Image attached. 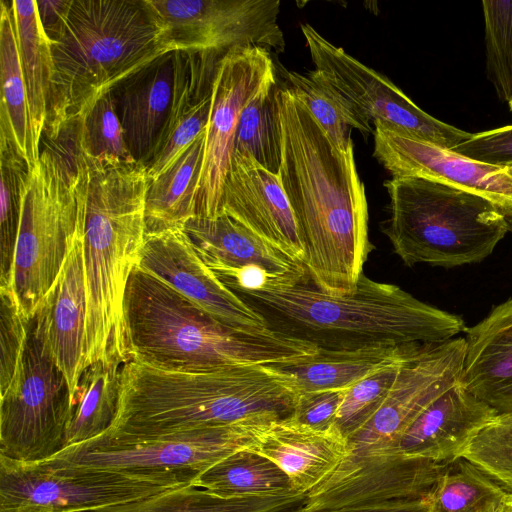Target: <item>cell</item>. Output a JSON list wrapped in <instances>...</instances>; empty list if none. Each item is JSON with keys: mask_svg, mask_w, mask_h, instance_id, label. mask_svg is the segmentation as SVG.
I'll return each mask as SVG.
<instances>
[{"mask_svg": "<svg viewBox=\"0 0 512 512\" xmlns=\"http://www.w3.org/2000/svg\"><path fill=\"white\" fill-rule=\"evenodd\" d=\"M277 103L278 176L305 248L309 281L332 296L351 294L372 249L365 187L354 147L338 148L295 89L278 88Z\"/></svg>", "mask_w": 512, "mask_h": 512, "instance_id": "6da1fadb", "label": "cell"}, {"mask_svg": "<svg viewBox=\"0 0 512 512\" xmlns=\"http://www.w3.org/2000/svg\"><path fill=\"white\" fill-rule=\"evenodd\" d=\"M298 393L268 365L175 371L127 359L117 414L101 436L142 440L293 416Z\"/></svg>", "mask_w": 512, "mask_h": 512, "instance_id": "7a4b0ae2", "label": "cell"}, {"mask_svg": "<svg viewBox=\"0 0 512 512\" xmlns=\"http://www.w3.org/2000/svg\"><path fill=\"white\" fill-rule=\"evenodd\" d=\"M271 330L324 349H363L436 344L465 330L455 314L426 304L400 287L364 274L353 293L332 296L309 279L232 289Z\"/></svg>", "mask_w": 512, "mask_h": 512, "instance_id": "3957f363", "label": "cell"}, {"mask_svg": "<svg viewBox=\"0 0 512 512\" xmlns=\"http://www.w3.org/2000/svg\"><path fill=\"white\" fill-rule=\"evenodd\" d=\"M122 325L127 359L175 371L272 365L318 349L274 330L229 326L138 265L127 281Z\"/></svg>", "mask_w": 512, "mask_h": 512, "instance_id": "277c9868", "label": "cell"}, {"mask_svg": "<svg viewBox=\"0 0 512 512\" xmlns=\"http://www.w3.org/2000/svg\"><path fill=\"white\" fill-rule=\"evenodd\" d=\"M49 39L55 75L44 132L53 140L122 80L173 52L143 0H72Z\"/></svg>", "mask_w": 512, "mask_h": 512, "instance_id": "5b68a950", "label": "cell"}, {"mask_svg": "<svg viewBox=\"0 0 512 512\" xmlns=\"http://www.w3.org/2000/svg\"><path fill=\"white\" fill-rule=\"evenodd\" d=\"M88 170L83 230V370L98 361L127 359L122 305L147 233L145 200L149 184L147 166L142 163L88 164Z\"/></svg>", "mask_w": 512, "mask_h": 512, "instance_id": "8992f818", "label": "cell"}, {"mask_svg": "<svg viewBox=\"0 0 512 512\" xmlns=\"http://www.w3.org/2000/svg\"><path fill=\"white\" fill-rule=\"evenodd\" d=\"M384 186L390 197L384 233L408 267L481 262L508 232L501 208L478 194L411 177Z\"/></svg>", "mask_w": 512, "mask_h": 512, "instance_id": "52a82bcc", "label": "cell"}, {"mask_svg": "<svg viewBox=\"0 0 512 512\" xmlns=\"http://www.w3.org/2000/svg\"><path fill=\"white\" fill-rule=\"evenodd\" d=\"M45 147L23 188L11 290L31 319L84 229L89 170L84 156Z\"/></svg>", "mask_w": 512, "mask_h": 512, "instance_id": "ba28073f", "label": "cell"}, {"mask_svg": "<svg viewBox=\"0 0 512 512\" xmlns=\"http://www.w3.org/2000/svg\"><path fill=\"white\" fill-rule=\"evenodd\" d=\"M464 337L431 344L404 363L382 406L347 438V455L337 469L307 493L314 510L371 506V494L398 436L433 400L461 379Z\"/></svg>", "mask_w": 512, "mask_h": 512, "instance_id": "9c48e42d", "label": "cell"}, {"mask_svg": "<svg viewBox=\"0 0 512 512\" xmlns=\"http://www.w3.org/2000/svg\"><path fill=\"white\" fill-rule=\"evenodd\" d=\"M199 474H141L0 456V512L36 506L72 512L151 498L193 484Z\"/></svg>", "mask_w": 512, "mask_h": 512, "instance_id": "30bf717a", "label": "cell"}, {"mask_svg": "<svg viewBox=\"0 0 512 512\" xmlns=\"http://www.w3.org/2000/svg\"><path fill=\"white\" fill-rule=\"evenodd\" d=\"M72 400L66 377L30 319L19 370L0 394V456L45 461L68 446Z\"/></svg>", "mask_w": 512, "mask_h": 512, "instance_id": "8fae6325", "label": "cell"}, {"mask_svg": "<svg viewBox=\"0 0 512 512\" xmlns=\"http://www.w3.org/2000/svg\"><path fill=\"white\" fill-rule=\"evenodd\" d=\"M266 424L220 426L142 440L99 436L69 446L47 460L141 474H199L236 451L251 449L258 431Z\"/></svg>", "mask_w": 512, "mask_h": 512, "instance_id": "7c38bea8", "label": "cell"}, {"mask_svg": "<svg viewBox=\"0 0 512 512\" xmlns=\"http://www.w3.org/2000/svg\"><path fill=\"white\" fill-rule=\"evenodd\" d=\"M174 51L224 55L238 46L283 52L279 0H143Z\"/></svg>", "mask_w": 512, "mask_h": 512, "instance_id": "4fadbf2b", "label": "cell"}, {"mask_svg": "<svg viewBox=\"0 0 512 512\" xmlns=\"http://www.w3.org/2000/svg\"><path fill=\"white\" fill-rule=\"evenodd\" d=\"M301 30L315 69L368 122L446 149H453L472 136L420 109L388 78L329 42L311 25L302 24Z\"/></svg>", "mask_w": 512, "mask_h": 512, "instance_id": "5bb4252c", "label": "cell"}, {"mask_svg": "<svg viewBox=\"0 0 512 512\" xmlns=\"http://www.w3.org/2000/svg\"><path fill=\"white\" fill-rule=\"evenodd\" d=\"M269 52L258 46H238L217 63L195 217L214 218L222 213V190L241 113L265 85L276 80Z\"/></svg>", "mask_w": 512, "mask_h": 512, "instance_id": "9a60e30c", "label": "cell"}, {"mask_svg": "<svg viewBox=\"0 0 512 512\" xmlns=\"http://www.w3.org/2000/svg\"><path fill=\"white\" fill-rule=\"evenodd\" d=\"M183 229L203 262L231 290L309 279L303 263L277 250L225 213L214 218L193 217Z\"/></svg>", "mask_w": 512, "mask_h": 512, "instance_id": "2e32d148", "label": "cell"}, {"mask_svg": "<svg viewBox=\"0 0 512 512\" xmlns=\"http://www.w3.org/2000/svg\"><path fill=\"white\" fill-rule=\"evenodd\" d=\"M137 265L229 326L249 332L271 330L207 267L183 227L147 232Z\"/></svg>", "mask_w": 512, "mask_h": 512, "instance_id": "e0dca14e", "label": "cell"}, {"mask_svg": "<svg viewBox=\"0 0 512 512\" xmlns=\"http://www.w3.org/2000/svg\"><path fill=\"white\" fill-rule=\"evenodd\" d=\"M373 156L392 178H420L483 196L512 207V176L506 167L480 162L452 149L374 124Z\"/></svg>", "mask_w": 512, "mask_h": 512, "instance_id": "ac0fdd59", "label": "cell"}, {"mask_svg": "<svg viewBox=\"0 0 512 512\" xmlns=\"http://www.w3.org/2000/svg\"><path fill=\"white\" fill-rule=\"evenodd\" d=\"M221 211L304 264L305 248L279 176L251 156L233 152L223 185Z\"/></svg>", "mask_w": 512, "mask_h": 512, "instance_id": "d6986e66", "label": "cell"}, {"mask_svg": "<svg viewBox=\"0 0 512 512\" xmlns=\"http://www.w3.org/2000/svg\"><path fill=\"white\" fill-rule=\"evenodd\" d=\"M31 319L45 349L66 377L73 406L83 372L85 344L83 231L76 238L56 282Z\"/></svg>", "mask_w": 512, "mask_h": 512, "instance_id": "ffe728a7", "label": "cell"}, {"mask_svg": "<svg viewBox=\"0 0 512 512\" xmlns=\"http://www.w3.org/2000/svg\"><path fill=\"white\" fill-rule=\"evenodd\" d=\"M174 90L171 107L147 165L149 181L164 173L206 131L212 102V83L224 55L174 51Z\"/></svg>", "mask_w": 512, "mask_h": 512, "instance_id": "44dd1931", "label": "cell"}, {"mask_svg": "<svg viewBox=\"0 0 512 512\" xmlns=\"http://www.w3.org/2000/svg\"><path fill=\"white\" fill-rule=\"evenodd\" d=\"M249 450L278 465L289 477L292 489L307 494L344 460L347 439L335 427L320 431L290 417L261 427Z\"/></svg>", "mask_w": 512, "mask_h": 512, "instance_id": "7402d4cb", "label": "cell"}, {"mask_svg": "<svg viewBox=\"0 0 512 512\" xmlns=\"http://www.w3.org/2000/svg\"><path fill=\"white\" fill-rule=\"evenodd\" d=\"M174 73V54L170 52L110 91L127 148L137 163L147 166L152 159L169 115Z\"/></svg>", "mask_w": 512, "mask_h": 512, "instance_id": "603a6c76", "label": "cell"}, {"mask_svg": "<svg viewBox=\"0 0 512 512\" xmlns=\"http://www.w3.org/2000/svg\"><path fill=\"white\" fill-rule=\"evenodd\" d=\"M464 332L461 383L498 415L512 412V298Z\"/></svg>", "mask_w": 512, "mask_h": 512, "instance_id": "cb8c5ba5", "label": "cell"}, {"mask_svg": "<svg viewBox=\"0 0 512 512\" xmlns=\"http://www.w3.org/2000/svg\"><path fill=\"white\" fill-rule=\"evenodd\" d=\"M429 345L353 350L318 348L311 355L268 366L288 376L298 394L346 390L386 366L415 357Z\"/></svg>", "mask_w": 512, "mask_h": 512, "instance_id": "d4e9b609", "label": "cell"}, {"mask_svg": "<svg viewBox=\"0 0 512 512\" xmlns=\"http://www.w3.org/2000/svg\"><path fill=\"white\" fill-rule=\"evenodd\" d=\"M12 11L28 93L33 147L40 155V142L48 119L55 75L50 39L42 26L37 1L13 0Z\"/></svg>", "mask_w": 512, "mask_h": 512, "instance_id": "484cf974", "label": "cell"}, {"mask_svg": "<svg viewBox=\"0 0 512 512\" xmlns=\"http://www.w3.org/2000/svg\"><path fill=\"white\" fill-rule=\"evenodd\" d=\"M0 141L12 143L28 168L38 160L32 140L28 93L22 71L12 1L0 2Z\"/></svg>", "mask_w": 512, "mask_h": 512, "instance_id": "4316f807", "label": "cell"}, {"mask_svg": "<svg viewBox=\"0 0 512 512\" xmlns=\"http://www.w3.org/2000/svg\"><path fill=\"white\" fill-rule=\"evenodd\" d=\"M205 134L206 131L169 169L155 180L149 181L145 200L147 232L183 227L188 220L196 216Z\"/></svg>", "mask_w": 512, "mask_h": 512, "instance_id": "83f0119b", "label": "cell"}, {"mask_svg": "<svg viewBox=\"0 0 512 512\" xmlns=\"http://www.w3.org/2000/svg\"><path fill=\"white\" fill-rule=\"evenodd\" d=\"M123 363L119 359L98 361L83 370L73 400L67 447L109 430L117 414Z\"/></svg>", "mask_w": 512, "mask_h": 512, "instance_id": "f1b7e54d", "label": "cell"}, {"mask_svg": "<svg viewBox=\"0 0 512 512\" xmlns=\"http://www.w3.org/2000/svg\"><path fill=\"white\" fill-rule=\"evenodd\" d=\"M193 485L226 497L296 492L278 465L248 449L236 451L199 473Z\"/></svg>", "mask_w": 512, "mask_h": 512, "instance_id": "f546056e", "label": "cell"}, {"mask_svg": "<svg viewBox=\"0 0 512 512\" xmlns=\"http://www.w3.org/2000/svg\"><path fill=\"white\" fill-rule=\"evenodd\" d=\"M286 79L288 86L296 90L312 116L341 150L354 147L353 128L363 135L374 132L371 123L317 69L306 74L289 71Z\"/></svg>", "mask_w": 512, "mask_h": 512, "instance_id": "4dcf8cb0", "label": "cell"}, {"mask_svg": "<svg viewBox=\"0 0 512 512\" xmlns=\"http://www.w3.org/2000/svg\"><path fill=\"white\" fill-rule=\"evenodd\" d=\"M508 492L477 465L457 458L449 462L427 496L431 512H493Z\"/></svg>", "mask_w": 512, "mask_h": 512, "instance_id": "1f68e13d", "label": "cell"}, {"mask_svg": "<svg viewBox=\"0 0 512 512\" xmlns=\"http://www.w3.org/2000/svg\"><path fill=\"white\" fill-rule=\"evenodd\" d=\"M277 81L265 85L243 109L234 140V151L251 156L268 171L281 166V128Z\"/></svg>", "mask_w": 512, "mask_h": 512, "instance_id": "d6a6232c", "label": "cell"}, {"mask_svg": "<svg viewBox=\"0 0 512 512\" xmlns=\"http://www.w3.org/2000/svg\"><path fill=\"white\" fill-rule=\"evenodd\" d=\"M74 124L75 149L89 165L136 162L127 148L110 92L98 99Z\"/></svg>", "mask_w": 512, "mask_h": 512, "instance_id": "836d02e7", "label": "cell"}, {"mask_svg": "<svg viewBox=\"0 0 512 512\" xmlns=\"http://www.w3.org/2000/svg\"><path fill=\"white\" fill-rule=\"evenodd\" d=\"M301 495L226 497L190 484L139 501L135 512H267Z\"/></svg>", "mask_w": 512, "mask_h": 512, "instance_id": "e575fe53", "label": "cell"}, {"mask_svg": "<svg viewBox=\"0 0 512 512\" xmlns=\"http://www.w3.org/2000/svg\"><path fill=\"white\" fill-rule=\"evenodd\" d=\"M0 174V288H6L11 286L22 194L28 174L26 161L6 141H0Z\"/></svg>", "mask_w": 512, "mask_h": 512, "instance_id": "d590c367", "label": "cell"}, {"mask_svg": "<svg viewBox=\"0 0 512 512\" xmlns=\"http://www.w3.org/2000/svg\"><path fill=\"white\" fill-rule=\"evenodd\" d=\"M487 76L500 100L512 101V0L482 1Z\"/></svg>", "mask_w": 512, "mask_h": 512, "instance_id": "8d00e7d4", "label": "cell"}, {"mask_svg": "<svg viewBox=\"0 0 512 512\" xmlns=\"http://www.w3.org/2000/svg\"><path fill=\"white\" fill-rule=\"evenodd\" d=\"M411 359L386 366L345 390L334 427L346 439L362 428L379 410L402 365Z\"/></svg>", "mask_w": 512, "mask_h": 512, "instance_id": "74e56055", "label": "cell"}, {"mask_svg": "<svg viewBox=\"0 0 512 512\" xmlns=\"http://www.w3.org/2000/svg\"><path fill=\"white\" fill-rule=\"evenodd\" d=\"M462 457L512 493V412L497 415L471 441Z\"/></svg>", "mask_w": 512, "mask_h": 512, "instance_id": "f35d334b", "label": "cell"}, {"mask_svg": "<svg viewBox=\"0 0 512 512\" xmlns=\"http://www.w3.org/2000/svg\"><path fill=\"white\" fill-rule=\"evenodd\" d=\"M0 299V394H2L20 368L30 319L21 313L10 287L0 288Z\"/></svg>", "mask_w": 512, "mask_h": 512, "instance_id": "ab89813d", "label": "cell"}, {"mask_svg": "<svg viewBox=\"0 0 512 512\" xmlns=\"http://www.w3.org/2000/svg\"><path fill=\"white\" fill-rule=\"evenodd\" d=\"M345 390L300 393L292 418L316 430L328 431L335 425Z\"/></svg>", "mask_w": 512, "mask_h": 512, "instance_id": "60d3db41", "label": "cell"}, {"mask_svg": "<svg viewBox=\"0 0 512 512\" xmlns=\"http://www.w3.org/2000/svg\"><path fill=\"white\" fill-rule=\"evenodd\" d=\"M452 150L480 162L504 167L511 165L512 125L472 134Z\"/></svg>", "mask_w": 512, "mask_h": 512, "instance_id": "b9f144b4", "label": "cell"}, {"mask_svg": "<svg viewBox=\"0 0 512 512\" xmlns=\"http://www.w3.org/2000/svg\"><path fill=\"white\" fill-rule=\"evenodd\" d=\"M307 494L275 507L267 512H431L427 497L421 499H402L378 505L341 510L312 511L306 508Z\"/></svg>", "mask_w": 512, "mask_h": 512, "instance_id": "7bdbcfd3", "label": "cell"}, {"mask_svg": "<svg viewBox=\"0 0 512 512\" xmlns=\"http://www.w3.org/2000/svg\"><path fill=\"white\" fill-rule=\"evenodd\" d=\"M71 1H37L41 23L48 37H51L59 28Z\"/></svg>", "mask_w": 512, "mask_h": 512, "instance_id": "ee69618b", "label": "cell"}, {"mask_svg": "<svg viewBox=\"0 0 512 512\" xmlns=\"http://www.w3.org/2000/svg\"><path fill=\"white\" fill-rule=\"evenodd\" d=\"M141 501V500H140ZM139 501L72 512H135Z\"/></svg>", "mask_w": 512, "mask_h": 512, "instance_id": "f6af8a7d", "label": "cell"}, {"mask_svg": "<svg viewBox=\"0 0 512 512\" xmlns=\"http://www.w3.org/2000/svg\"><path fill=\"white\" fill-rule=\"evenodd\" d=\"M1 512H50L44 508L36 506H23Z\"/></svg>", "mask_w": 512, "mask_h": 512, "instance_id": "bcb514c9", "label": "cell"}, {"mask_svg": "<svg viewBox=\"0 0 512 512\" xmlns=\"http://www.w3.org/2000/svg\"><path fill=\"white\" fill-rule=\"evenodd\" d=\"M503 216L505 218L508 232H512V207L501 208Z\"/></svg>", "mask_w": 512, "mask_h": 512, "instance_id": "7dc6e473", "label": "cell"}, {"mask_svg": "<svg viewBox=\"0 0 512 512\" xmlns=\"http://www.w3.org/2000/svg\"><path fill=\"white\" fill-rule=\"evenodd\" d=\"M504 508L512 512V493H508L504 502Z\"/></svg>", "mask_w": 512, "mask_h": 512, "instance_id": "c3c4849f", "label": "cell"}, {"mask_svg": "<svg viewBox=\"0 0 512 512\" xmlns=\"http://www.w3.org/2000/svg\"><path fill=\"white\" fill-rule=\"evenodd\" d=\"M505 167H506L507 172L512 176V164L505 166Z\"/></svg>", "mask_w": 512, "mask_h": 512, "instance_id": "681fc988", "label": "cell"}, {"mask_svg": "<svg viewBox=\"0 0 512 512\" xmlns=\"http://www.w3.org/2000/svg\"><path fill=\"white\" fill-rule=\"evenodd\" d=\"M499 512H509V511H507V510L504 508V505H503V507L500 509V511H499Z\"/></svg>", "mask_w": 512, "mask_h": 512, "instance_id": "f907efd6", "label": "cell"}, {"mask_svg": "<svg viewBox=\"0 0 512 512\" xmlns=\"http://www.w3.org/2000/svg\"><path fill=\"white\" fill-rule=\"evenodd\" d=\"M510 111L512 112V101L508 104Z\"/></svg>", "mask_w": 512, "mask_h": 512, "instance_id": "816d5d0a", "label": "cell"}, {"mask_svg": "<svg viewBox=\"0 0 512 512\" xmlns=\"http://www.w3.org/2000/svg\"><path fill=\"white\" fill-rule=\"evenodd\" d=\"M502 507H503V506H502ZM502 507H501V508H502ZM501 508H499V509H497V510H495V511H493V512H499Z\"/></svg>", "mask_w": 512, "mask_h": 512, "instance_id": "f5cc1de1", "label": "cell"}]
</instances>
